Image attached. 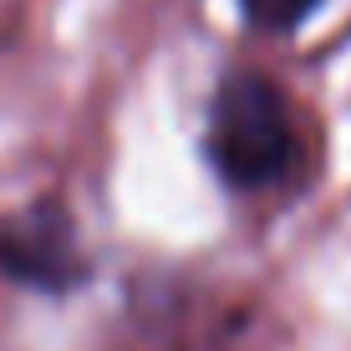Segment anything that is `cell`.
<instances>
[{
  "instance_id": "obj_1",
  "label": "cell",
  "mask_w": 351,
  "mask_h": 351,
  "mask_svg": "<svg viewBox=\"0 0 351 351\" xmlns=\"http://www.w3.org/2000/svg\"><path fill=\"white\" fill-rule=\"evenodd\" d=\"M204 153L219 184L234 193L285 184L300 163V123L290 97L265 71H229L209 97Z\"/></svg>"
},
{
  "instance_id": "obj_3",
  "label": "cell",
  "mask_w": 351,
  "mask_h": 351,
  "mask_svg": "<svg viewBox=\"0 0 351 351\" xmlns=\"http://www.w3.org/2000/svg\"><path fill=\"white\" fill-rule=\"evenodd\" d=\"M239 10H245V21L255 31L285 36V31L306 26V21L321 10V0H239Z\"/></svg>"
},
{
  "instance_id": "obj_2",
  "label": "cell",
  "mask_w": 351,
  "mask_h": 351,
  "mask_svg": "<svg viewBox=\"0 0 351 351\" xmlns=\"http://www.w3.org/2000/svg\"><path fill=\"white\" fill-rule=\"evenodd\" d=\"M87 275L92 270L82 260L77 224L56 199L0 219V280L41 290V295H66L87 285Z\"/></svg>"
}]
</instances>
